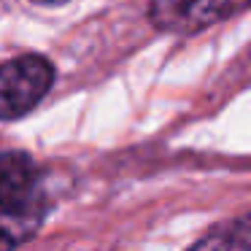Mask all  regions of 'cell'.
Here are the masks:
<instances>
[{
	"label": "cell",
	"mask_w": 251,
	"mask_h": 251,
	"mask_svg": "<svg viewBox=\"0 0 251 251\" xmlns=\"http://www.w3.org/2000/svg\"><path fill=\"white\" fill-rule=\"evenodd\" d=\"M49 192L38 162L25 151H0V251H17L38 235Z\"/></svg>",
	"instance_id": "6da1fadb"
},
{
	"label": "cell",
	"mask_w": 251,
	"mask_h": 251,
	"mask_svg": "<svg viewBox=\"0 0 251 251\" xmlns=\"http://www.w3.org/2000/svg\"><path fill=\"white\" fill-rule=\"evenodd\" d=\"M57 78V68L46 54H19L0 65V122L27 116L44 103Z\"/></svg>",
	"instance_id": "7a4b0ae2"
},
{
	"label": "cell",
	"mask_w": 251,
	"mask_h": 251,
	"mask_svg": "<svg viewBox=\"0 0 251 251\" xmlns=\"http://www.w3.org/2000/svg\"><path fill=\"white\" fill-rule=\"evenodd\" d=\"M251 0H151L149 19L154 27L173 35H195L246 11Z\"/></svg>",
	"instance_id": "3957f363"
},
{
	"label": "cell",
	"mask_w": 251,
	"mask_h": 251,
	"mask_svg": "<svg viewBox=\"0 0 251 251\" xmlns=\"http://www.w3.org/2000/svg\"><path fill=\"white\" fill-rule=\"evenodd\" d=\"M186 251H251V211L216 224Z\"/></svg>",
	"instance_id": "277c9868"
},
{
	"label": "cell",
	"mask_w": 251,
	"mask_h": 251,
	"mask_svg": "<svg viewBox=\"0 0 251 251\" xmlns=\"http://www.w3.org/2000/svg\"><path fill=\"white\" fill-rule=\"evenodd\" d=\"M35 3H62V0H35Z\"/></svg>",
	"instance_id": "5b68a950"
}]
</instances>
